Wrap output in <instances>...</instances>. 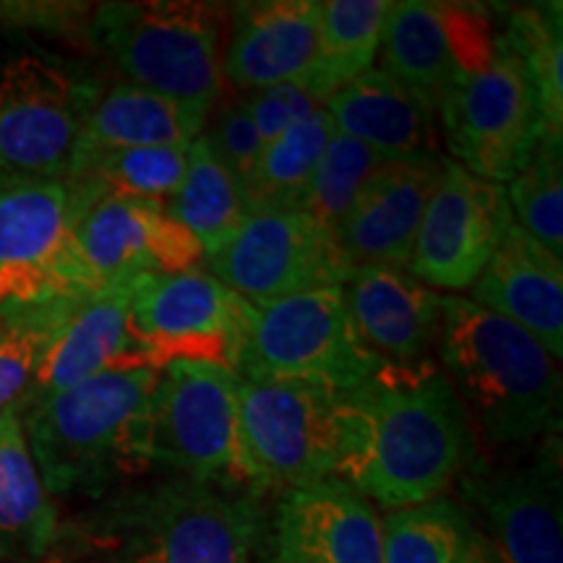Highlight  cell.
Segmentation results:
<instances>
[{"mask_svg": "<svg viewBox=\"0 0 563 563\" xmlns=\"http://www.w3.org/2000/svg\"><path fill=\"white\" fill-rule=\"evenodd\" d=\"M334 477L386 511L439 498L470 470V415L433 361L384 363L340 394Z\"/></svg>", "mask_w": 563, "mask_h": 563, "instance_id": "1", "label": "cell"}, {"mask_svg": "<svg viewBox=\"0 0 563 563\" xmlns=\"http://www.w3.org/2000/svg\"><path fill=\"white\" fill-rule=\"evenodd\" d=\"M79 538L102 563H272L262 493L167 475L97 501Z\"/></svg>", "mask_w": 563, "mask_h": 563, "instance_id": "2", "label": "cell"}, {"mask_svg": "<svg viewBox=\"0 0 563 563\" xmlns=\"http://www.w3.org/2000/svg\"><path fill=\"white\" fill-rule=\"evenodd\" d=\"M157 382L150 365H121L21 407V426L53 498L100 501L150 467L146 412Z\"/></svg>", "mask_w": 563, "mask_h": 563, "instance_id": "3", "label": "cell"}, {"mask_svg": "<svg viewBox=\"0 0 563 563\" xmlns=\"http://www.w3.org/2000/svg\"><path fill=\"white\" fill-rule=\"evenodd\" d=\"M439 357L464 410H473L493 443L514 446L559 431V361L517 323L467 298H441Z\"/></svg>", "mask_w": 563, "mask_h": 563, "instance_id": "4", "label": "cell"}, {"mask_svg": "<svg viewBox=\"0 0 563 563\" xmlns=\"http://www.w3.org/2000/svg\"><path fill=\"white\" fill-rule=\"evenodd\" d=\"M224 5L196 0L97 3L89 42L125 84L214 108L224 81Z\"/></svg>", "mask_w": 563, "mask_h": 563, "instance_id": "5", "label": "cell"}, {"mask_svg": "<svg viewBox=\"0 0 563 563\" xmlns=\"http://www.w3.org/2000/svg\"><path fill=\"white\" fill-rule=\"evenodd\" d=\"M100 282L76 243L66 180H0V327L87 298Z\"/></svg>", "mask_w": 563, "mask_h": 563, "instance_id": "6", "label": "cell"}, {"mask_svg": "<svg viewBox=\"0 0 563 563\" xmlns=\"http://www.w3.org/2000/svg\"><path fill=\"white\" fill-rule=\"evenodd\" d=\"M386 361L357 332L342 285L249 302V329L238 376L308 382L344 394Z\"/></svg>", "mask_w": 563, "mask_h": 563, "instance_id": "7", "label": "cell"}, {"mask_svg": "<svg viewBox=\"0 0 563 563\" xmlns=\"http://www.w3.org/2000/svg\"><path fill=\"white\" fill-rule=\"evenodd\" d=\"M238 386L241 376L222 365L173 363L157 371L146 412L150 464L199 483L251 488Z\"/></svg>", "mask_w": 563, "mask_h": 563, "instance_id": "8", "label": "cell"}, {"mask_svg": "<svg viewBox=\"0 0 563 563\" xmlns=\"http://www.w3.org/2000/svg\"><path fill=\"white\" fill-rule=\"evenodd\" d=\"M100 87L74 68L19 55L0 68V180H68Z\"/></svg>", "mask_w": 563, "mask_h": 563, "instance_id": "9", "label": "cell"}, {"mask_svg": "<svg viewBox=\"0 0 563 563\" xmlns=\"http://www.w3.org/2000/svg\"><path fill=\"white\" fill-rule=\"evenodd\" d=\"M452 162L490 183H511L543 136L522 58L496 37L490 58L462 76L439 110Z\"/></svg>", "mask_w": 563, "mask_h": 563, "instance_id": "10", "label": "cell"}, {"mask_svg": "<svg viewBox=\"0 0 563 563\" xmlns=\"http://www.w3.org/2000/svg\"><path fill=\"white\" fill-rule=\"evenodd\" d=\"M336 399L319 384L241 376L238 420L253 490L266 496L334 477Z\"/></svg>", "mask_w": 563, "mask_h": 563, "instance_id": "11", "label": "cell"}, {"mask_svg": "<svg viewBox=\"0 0 563 563\" xmlns=\"http://www.w3.org/2000/svg\"><path fill=\"white\" fill-rule=\"evenodd\" d=\"M245 329L249 300L201 269L146 277L133 298V342L154 371L207 363L238 373Z\"/></svg>", "mask_w": 563, "mask_h": 563, "instance_id": "12", "label": "cell"}, {"mask_svg": "<svg viewBox=\"0 0 563 563\" xmlns=\"http://www.w3.org/2000/svg\"><path fill=\"white\" fill-rule=\"evenodd\" d=\"M203 264L249 302L336 287L352 274L334 232L300 209H253Z\"/></svg>", "mask_w": 563, "mask_h": 563, "instance_id": "13", "label": "cell"}, {"mask_svg": "<svg viewBox=\"0 0 563 563\" xmlns=\"http://www.w3.org/2000/svg\"><path fill=\"white\" fill-rule=\"evenodd\" d=\"M493 47L488 13L475 5L399 0L386 16L378 53L384 74L439 115L454 84L483 66Z\"/></svg>", "mask_w": 563, "mask_h": 563, "instance_id": "14", "label": "cell"}, {"mask_svg": "<svg viewBox=\"0 0 563 563\" xmlns=\"http://www.w3.org/2000/svg\"><path fill=\"white\" fill-rule=\"evenodd\" d=\"M511 222L504 186L443 159L441 180L415 235L410 274L428 287L470 290Z\"/></svg>", "mask_w": 563, "mask_h": 563, "instance_id": "15", "label": "cell"}, {"mask_svg": "<svg viewBox=\"0 0 563 563\" xmlns=\"http://www.w3.org/2000/svg\"><path fill=\"white\" fill-rule=\"evenodd\" d=\"M462 475L464 496L488 522L483 534L504 563H563L561 446L553 433L530 464Z\"/></svg>", "mask_w": 563, "mask_h": 563, "instance_id": "16", "label": "cell"}, {"mask_svg": "<svg viewBox=\"0 0 563 563\" xmlns=\"http://www.w3.org/2000/svg\"><path fill=\"white\" fill-rule=\"evenodd\" d=\"M76 243L102 285L199 269L201 243L162 201L97 199L76 211Z\"/></svg>", "mask_w": 563, "mask_h": 563, "instance_id": "17", "label": "cell"}, {"mask_svg": "<svg viewBox=\"0 0 563 563\" xmlns=\"http://www.w3.org/2000/svg\"><path fill=\"white\" fill-rule=\"evenodd\" d=\"M272 538L282 563H384L382 517L340 477L282 493Z\"/></svg>", "mask_w": 563, "mask_h": 563, "instance_id": "18", "label": "cell"}, {"mask_svg": "<svg viewBox=\"0 0 563 563\" xmlns=\"http://www.w3.org/2000/svg\"><path fill=\"white\" fill-rule=\"evenodd\" d=\"M443 159L435 154L386 159L336 228V243L352 269L410 266L422 211L439 186Z\"/></svg>", "mask_w": 563, "mask_h": 563, "instance_id": "19", "label": "cell"}, {"mask_svg": "<svg viewBox=\"0 0 563 563\" xmlns=\"http://www.w3.org/2000/svg\"><path fill=\"white\" fill-rule=\"evenodd\" d=\"M144 279L110 282L70 306L58 334L53 336L51 347L42 357L24 405L47 394L66 391L97 373L144 363L131 334L133 298Z\"/></svg>", "mask_w": 563, "mask_h": 563, "instance_id": "20", "label": "cell"}, {"mask_svg": "<svg viewBox=\"0 0 563 563\" xmlns=\"http://www.w3.org/2000/svg\"><path fill=\"white\" fill-rule=\"evenodd\" d=\"M319 66V0L238 5L224 47V79L241 91L311 81Z\"/></svg>", "mask_w": 563, "mask_h": 563, "instance_id": "21", "label": "cell"}, {"mask_svg": "<svg viewBox=\"0 0 563 563\" xmlns=\"http://www.w3.org/2000/svg\"><path fill=\"white\" fill-rule=\"evenodd\" d=\"M473 302L532 334L563 357V264L511 222L473 285Z\"/></svg>", "mask_w": 563, "mask_h": 563, "instance_id": "22", "label": "cell"}, {"mask_svg": "<svg viewBox=\"0 0 563 563\" xmlns=\"http://www.w3.org/2000/svg\"><path fill=\"white\" fill-rule=\"evenodd\" d=\"M365 344L386 363L428 361L441 336V295L394 266H357L342 285Z\"/></svg>", "mask_w": 563, "mask_h": 563, "instance_id": "23", "label": "cell"}, {"mask_svg": "<svg viewBox=\"0 0 563 563\" xmlns=\"http://www.w3.org/2000/svg\"><path fill=\"white\" fill-rule=\"evenodd\" d=\"M323 108L332 115L336 133L371 146L378 157L402 159L435 154V115L382 68H368L344 84L323 102Z\"/></svg>", "mask_w": 563, "mask_h": 563, "instance_id": "24", "label": "cell"}, {"mask_svg": "<svg viewBox=\"0 0 563 563\" xmlns=\"http://www.w3.org/2000/svg\"><path fill=\"white\" fill-rule=\"evenodd\" d=\"M63 540L60 514L42 483L21 412L0 415V563H45Z\"/></svg>", "mask_w": 563, "mask_h": 563, "instance_id": "25", "label": "cell"}, {"mask_svg": "<svg viewBox=\"0 0 563 563\" xmlns=\"http://www.w3.org/2000/svg\"><path fill=\"white\" fill-rule=\"evenodd\" d=\"M214 108L178 102L157 91L115 84L100 91L84 125L79 152L188 146L201 136Z\"/></svg>", "mask_w": 563, "mask_h": 563, "instance_id": "26", "label": "cell"}, {"mask_svg": "<svg viewBox=\"0 0 563 563\" xmlns=\"http://www.w3.org/2000/svg\"><path fill=\"white\" fill-rule=\"evenodd\" d=\"M188 146L79 152L66 180L74 194L76 211L97 199H146L165 203L178 191L186 175Z\"/></svg>", "mask_w": 563, "mask_h": 563, "instance_id": "27", "label": "cell"}, {"mask_svg": "<svg viewBox=\"0 0 563 563\" xmlns=\"http://www.w3.org/2000/svg\"><path fill=\"white\" fill-rule=\"evenodd\" d=\"M165 207L201 243L203 256L220 249L253 211L243 183L211 154L201 136L188 146L186 175Z\"/></svg>", "mask_w": 563, "mask_h": 563, "instance_id": "28", "label": "cell"}, {"mask_svg": "<svg viewBox=\"0 0 563 563\" xmlns=\"http://www.w3.org/2000/svg\"><path fill=\"white\" fill-rule=\"evenodd\" d=\"M389 0H319V66L306 84L327 102L336 89L373 66Z\"/></svg>", "mask_w": 563, "mask_h": 563, "instance_id": "29", "label": "cell"}, {"mask_svg": "<svg viewBox=\"0 0 563 563\" xmlns=\"http://www.w3.org/2000/svg\"><path fill=\"white\" fill-rule=\"evenodd\" d=\"M334 136V123L327 108L290 125L277 139L264 144L256 170L245 183L253 209H300L311 178Z\"/></svg>", "mask_w": 563, "mask_h": 563, "instance_id": "30", "label": "cell"}, {"mask_svg": "<svg viewBox=\"0 0 563 563\" xmlns=\"http://www.w3.org/2000/svg\"><path fill=\"white\" fill-rule=\"evenodd\" d=\"M504 37L522 58L530 76L543 136L563 139L561 3H534L511 11Z\"/></svg>", "mask_w": 563, "mask_h": 563, "instance_id": "31", "label": "cell"}, {"mask_svg": "<svg viewBox=\"0 0 563 563\" xmlns=\"http://www.w3.org/2000/svg\"><path fill=\"white\" fill-rule=\"evenodd\" d=\"M473 519L449 498L407 506L382 519L384 563H460Z\"/></svg>", "mask_w": 563, "mask_h": 563, "instance_id": "32", "label": "cell"}, {"mask_svg": "<svg viewBox=\"0 0 563 563\" xmlns=\"http://www.w3.org/2000/svg\"><path fill=\"white\" fill-rule=\"evenodd\" d=\"M563 139L540 136L532 157L506 188L514 222L563 258Z\"/></svg>", "mask_w": 563, "mask_h": 563, "instance_id": "33", "label": "cell"}, {"mask_svg": "<svg viewBox=\"0 0 563 563\" xmlns=\"http://www.w3.org/2000/svg\"><path fill=\"white\" fill-rule=\"evenodd\" d=\"M384 162L386 159L378 157L371 146L334 131L319 167H316L311 186L302 196L300 211H306L327 230L336 232L352 203L361 196L365 183L376 175Z\"/></svg>", "mask_w": 563, "mask_h": 563, "instance_id": "34", "label": "cell"}, {"mask_svg": "<svg viewBox=\"0 0 563 563\" xmlns=\"http://www.w3.org/2000/svg\"><path fill=\"white\" fill-rule=\"evenodd\" d=\"M74 302H63L0 327V415L21 410L42 357Z\"/></svg>", "mask_w": 563, "mask_h": 563, "instance_id": "35", "label": "cell"}, {"mask_svg": "<svg viewBox=\"0 0 563 563\" xmlns=\"http://www.w3.org/2000/svg\"><path fill=\"white\" fill-rule=\"evenodd\" d=\"M201 139L209 144L211 154H214V157L220 159L243 186L251 180V175L258 165V157H262L264 141L251 121L243 97L224 102L222 108L214 112L209 131L201 133Z\"/></svg>", "mask_w": 563, "mask_h": 563, "instance_id": "36", "label": "cell"}, {"mask_svg": "<svg viewBox=\"0 0 563 563\" xmlns=\"http://www.w3.org/2000/svg\"><path fill=\"white\" fill-rule=\"evenodd\" d=\"M97 3L74 0H0V26L53 37H89Z\"/></svg>", "mask_w": 563, "mask_h": 563, "instance_id": "37", "label": "cell"}, {"mask_svg": "<svg viewBox=\"0 0 563 563\" xmlns=\"http://www.w3.org/2000/svg\"><path fill=\"white\" fill-rule=\"evenodd\" d=\"M243 102L264 144L311 115L313 110L323 108L319 97H313V91L302 84H277V87L251 91L243 97Z\"/></svg>", "mask_w": 563, "mask_h": 563, "instance_id": "38", "label": "cell"}, {"mask_svg": "<svg viewBox=\"0 0 563 563\" xmlns=\"http://www.w3.org/2000/svg\"><path fill=\"white\" fill-rule=\"evenodd\" d=\"M460 563H504V559L498 555L496 548H493L490 540L485 538L483 530L473 527V532H470L467 538V545H464L462 551Z\"/></svg>", "mask_w": 563, "mask_h": 563, "instance_id": "39", "label": "cell"}, {"mask_svg": "<svg viewBox=\"0 0 563 563\" xmlns=\"http://www.w3.org/2000/svg\"><path fill=\"white\" fill-rule=\"evenodd\" d=\"M272 563H282V561H272Z\"/></svg>", "mask_w": 563, "mask_h": 563, "instance_id": "40", "label": "cell"}]
</instances>
